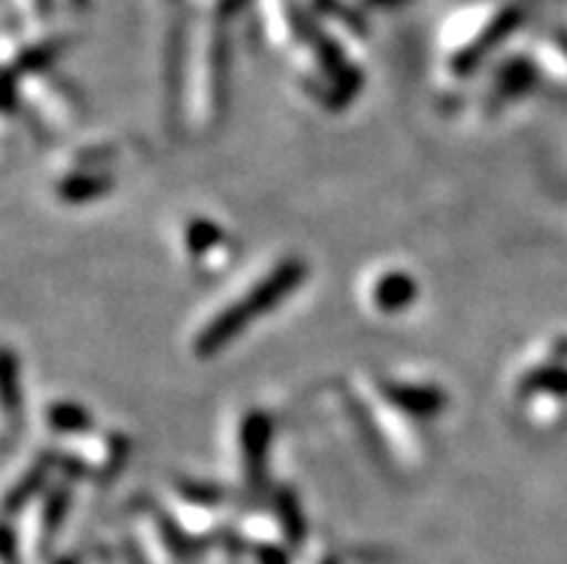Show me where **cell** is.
<instances>
[{"label": "cell", "instance_id": "6da1fadb", "mask_svg": "<svg viewBox=\"0 0 567 564\" xmlns=\"http://www.w3.org/2000/svg\"><path fill=\"white\" fill-rule=\"evenodd\" d=\"M297 279H300V268H297V265H282L280 271L274 274L268 283H262V288H259L257 294H251V297H248L245 302H237V306L230 308L228 315L216 317V320L210 322L208 331L202 335L199 349L210 351V349H216V346L228 343L230 337L239 331V326H245V322L254 320L257 315L268 311V306H271V302H277L282 294L295 288Z\"/></svg>", "mask_w": 567, "mask_h": 564}]
</instances>
